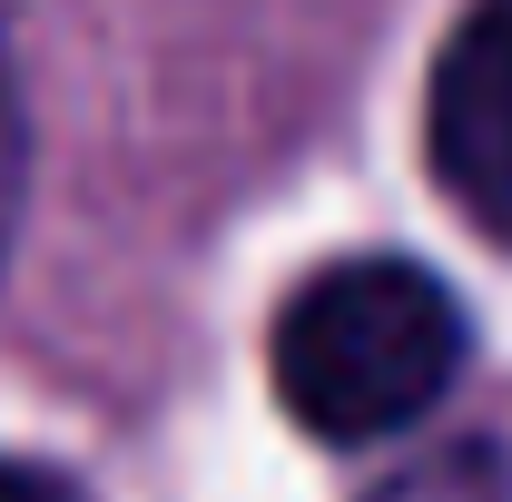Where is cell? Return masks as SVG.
<instances>
[{"mask_svg":"<svg viewBox=\"0 0 512 502\" xmlns=\"http://www.w3.org/2000/svg\"><path fill=\"white\" fill-rule=\"evenodd\" d=\"M463 375V306L414 256H345L276 315V394L325 443L404 434Z\"/></svg>","mask_w":512,"mask_h":502,"instance_id":"1","label":"cell"},{"mask_svg":"<svg viewBox=\"0 0 512 502\" xmlns=\"http://www.w3.org/2000/svg\"><path fill=\"white\" fill-rule=\"evenodd\" d=\"M424 128H434V178L453 188V207L512 247V0H473L453 20Z\"/></svg>","mask_w":512,"mask_h":502,"instance_id":"2","label":"cell"},{"mask_svg":"<svg viewBox=\"0 0 512 502\" xmlns=\"http://www.w3.org/2000/svg\"><path fill=\"white\" fill-rule=\"evenodd\" d=\"M20 188H30V128H20L10 60H0V247H10V227H20Z\"/></svg>","mask_w":512,"mask_h":502,"instance_id":"4","label":"cell"},{"mask_svg":"<svg viewBox=\"0 0 512 502\" xmlns=\"http://www.w3.org/2000/svg\"><path fill=\"white\" fill-rule=\"evenodd\" d=\"M384 502H512V473H503V453L463 443V453H434V463H414V473H404Z\"/></svg>","mask_w":512,"mask_h":502,"instance_id":"3","label":"cell"},{"mask_svg":"<svg viewBox=\"0 0 512 502\" xmlns=\"http://www.w3.org/2000/svg\"><path fill=\"white\" fill-rule=\"evenodd\" d=\"M0 502H79L60 473H40V463H0Z\"/></svg>","mask_w":512,"mask_h":502,"instance_id":"5","label":"cell"}]
</instances>
